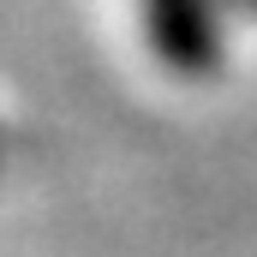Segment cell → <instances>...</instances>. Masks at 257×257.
<instances>
[{
	"label": "cell",
	"instance_id": "1",
	"mask_svg": "<svg viewBox=\"0 0 257 257\" xmlns=\"http://www.w3.org/2000/svg\"><path fill=\"white\" fill-rule=\"evenodd\" d=\"M156 60L180 78H203L221 66V6L215 0H138Z\"/></svg>",
	"mask_w": 257,
	"mask_h": 257
},
{
	"label": "cell",
	"instance_id": "2",
	"mask_svg": "<svg viewBox=\"0 0 257 257\" xmlns=\"http://www.w3.org/2000/svg\"><path fill=\"white\" fill-rule=\"evenodd\" d=\"M233 6H239V12H251V18H257V0H233Z\"/></svg>",
	"mask_w": 257,
	"mask_h": 257
},
{
	"label": "cell",
	"instance_id": "3",
	"mask_svg": "<svg viewBox=\"0 0 257 257\" xmlns=\"http://www.w3.org/2000/svg\"><path fill=\"white\" fill-rule=\"evenodd\" d=\"M0 150H6V138H0Z\"/></svg>",
	"mask_w": 257,
	"mask_h": 257
}]
</instances>
